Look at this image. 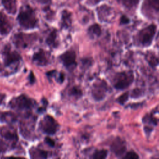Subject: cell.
Wrapping results in <instances>:
<instances>
[{"label":"cell","mask_w":159,"mask_h":159,"mask_svg":"<svg viewBox=\"0 0 159 159\" xmlns=\"http://www.w3.org/2000/svg\"><path fill=\"white\" fill-rule=\"evenodd\" d=\"M17 20L20 25L25 29L36 27L39 22L35 11L28 4L20 7L17 16Z\"/></svg>","instance_id":"cell-1"},{"label":"cell","mask_w":159,"mask_h":159,"mask_svg":"<svg viewBox=\"0 0 159 159\" xmlns=\"http://www.w3.org/2000/svg\"><path fill=\"white\" fill-rule=\"evenodd\" d=\"M157 31V26L152 24L139 30L134 37V42L137 45L146 47L152 43Z\"/></svg>","instance_id":"cell-2"},{"label":"cell","mask_w":159,"mask_h":159,"mask_svg":"<svg viewBox=\"0 0 159 159\" xmlns=\"http://www.w3.org/2000/svg\"><path fill=\"white\" fill-rule=\"evenodd\" d=\"M35 101L25 94L14 98L9 102L11 108L19 111H25L26 114L30 113V111L35 107Z\"/></svg>","instance_id":"cell-3"},{"label":"cell","mask_w":159,"mask_h":159,"mask_svg":"<svg viewBox=\"0 0 159 159\" xmlns=\"http://www.w3.org/2000/svg\"><path fill=\"white\" fill-rule=\"evenodd\" d=\"M3 63L5 67L11 70H17L21 61L20 55L15 50H11L9 44H6L2 52Z\"/></svg>","instance_id":"cell-4"},{"label":"cell","mask_w":159,"mask_h":159,"mask_svg":"<svg viewBox=\"0 0 159 159\" xmlns=\"http://www.w3.org/2000/svg\"><path fill=\"white\" fill-rule=\"evenodd\" d=\"M134 76L132 71H122L115 74L112 83L117 89L123 90L128 88L134 81Z\"/></svg>","instance_id":"cell-5"},{"label":"cell","mask_w":159,"mask_h":159,"mask_svg":"<svg viewBox=\"0 0 159 159\" xmlns=\"http://www.w3.org/2000/svg\"><path fill=\"white\" fill-rule=\"evenodd\" d=\"M35 120L36 118L32 117L30 113L25 114L19 125L20 134L24 138L30 140L33 137Z\"/></svg>","instance_id":"cell-6"},{"label":"cell","mask_w":159,"mask_h":159,"mask_svg":"<svg viewBox=\"0 0 159 159\" xmlns=\"http://www.w3.org/2000/svg\"><path fill=\"white\" fill-rule=\"evenodd\" d=\"M37 39L35 34L19 32L15 34L12 38L14 44L17 48H25L31 46Z\"/></svg>","instance_id":"cell-7"},{"label":"cell","mask_w":159,"mask_h":159,"mask_svg":"<svg viewBox=\"0 0 159 159\" xmlns=\"http://www.w3.org/2000/svg\"><path fill=\"white\" fill-rule=\"evenodd\" d=\"M59 125L50 115H45L39 122V129L47 135H54L58 130Z\"/></svg>","instance_id":"cell-8"},{"label":"cell","mask_w":159,"mask_h":159,"mask_svg":"<svg viewBox=\"0 0 159 159\" xmlns=\"http://www.w3.org/2000/svg\"><path fill=\"white\" fill-rule=\"evenodd\" d=\"M109 86L104 80L98 79L93 84L91 88V95L96 101L102 100L107 91Z\"/></svg>","instance_id":"cell-9"},{"label":"cell","mask_w":159,"mask_h":159,"mask_svg":"<svg viewBox=\"0 0 159 159\" xmlns=\"http://www.w3.org/2000/svg\"><path fill=\"white\" fill-rule=\"evenodd\" d=\"M0 135L14 148L18 141L16 130L12 126H4L0 128Z\"/></svg>","instance_id":"cell-10"},{"label":"cell","mask_w":159,"mask_h":159,"mask_svg":"<svg viewBox=\"0 0 159 159\" xmlns=\"http://www.w3.org/2000/svg\"><path fill=\"white\" fill-rule=\"evenodd\" d=\"M64 66L68 70H73L77 65L76 55L75 52L69 50L63 53L59 57Z\"/></svg>","instance_id":"cell-11"},{"label":"cell","mask_w":159,"mask_h":159,"mask_svg":"<svg viewBox=\"0 0 159 159\" xmlns=\"http://www.w3.org/2000/svg\"><path fill=\"white\" fill-rule=\"evenodd\" d=\"M159 10V3L157 1H147L143 2L142 6V11L145 16L153 18L155 15L157 16Z\"/></svg>","instance_id":"cell-12"},{"label":"cell","mask_w":159,"mask_h":159,"mask_svg":"<svg viewBox=\"0 0 159 159\" xmlns=\"http://www.w3.org/2000/svg\"><path fill=\"white\" fill-rule=\"evenodd\" d=\"M50 54L43 49H39L32 57L33 62L38 66H46L50 62Z\"/></svg>","instance_id":"cell-13"},{"label":"cell","mask_w":159,"mask_h":159,"mask_svg":"<svg viewBox=\"0 0 159 159\" xmlns=\"http://www.w3.org/2000/svg\"><path fill=\"white\" fill-rule=\"evenodd\" d=\"M127 149L125 142L120 137H116L111 145V151L117 156L121 157L122 156Z\"/></svg>","instance_id":"cell-14"},{"label":"cell","mask_w":159,"mask_h":159,"mask_svg":"<svg viewBox=\"0 0 159 159\" xmlns=\"http://www.w3.org/2000/svg\"><path fill=\"white\" fill-rule=\"evenodd\" d=\"M12 28V24L10 19L2 12H0V34H8Z\"/></svg>","instance_id":"cell-15"},{"label":"cell","mask_w":159,"mask_h":159,"mask_svg":"<svg viewBox=\"0 0 159 159\" xmlns=\"http://www.w3.org/2000/svg\"><path fill=\"white\" fill-rule=\"evenodd\" d=\"M113 9L107 6L104 4L97 8V12L98 14V17L101 21L107 22L109 20L112 16L113 15Z\"/></svg>","instance_id":"cell-16"},{"label":"cell","mask_w":159,"mask_h":159,"mask_svg":"<svg viewBox=\"0 0 159 159\" xmlns=\"http://www.w3.org/2000/svg\"><path fill=\"white\" fill-rule=\"evenodd\" d=\"M30 159H47L49 157L50 152L39 147H33L29 150Z\"/></svg>","instance_id":"cell-17"},{"label":"cell","mask_w":159,"mask_h":159,"mask_svg":"<svg viewBox=\"0 0 159 159\" xmlns=\"http://www.w3.org/2000/svg\"><path fill=\"white\" fill-rule=\"evenodd\" d=\"M142 121L145 124L147 125L144 127V130L147 135L150 134L153 130V128L150 125H157L158 123L157 118H155L153 114H146L143 117Z\"/></svg>","instance_id":"cell-18"},{"label":"cell","mask_w":159,"mask_h":159,"mask_svg":"<svg viewBox=\"0 0 159 159\" xmlns=\"http://www.w3.org/2000/svg\"><path fill=\"white\" fill-rule=\"evenodd\" d=\"M46 43L51 48H57L58 46V32L57 29L52 30L45 40Z\"/></svg>","instance_id":"cell-19"},{"label":"cell","mask_w":159,"mask_h":159,"mask_svg":"<svg viewBox=\"0 0 159 159\" xmlns=\"http://www.w3.org/2000/svg\"><path fill=\"white\" fill-rule=\"evenodd\" d=\"M72 18L71 13L66 9H64L61 13V25L65 29H68L71 26Z\"/></svg>","instance_id":"cell-20"},{"label":"cell","mask_w":159,"mask_h":159,"mask_svg":"<svg viewBox=\"0 0 159 159\" xmlns=\"http://www.w3.org/2000/svg\"><path fill=\"white\" fill-rule=\"evenodd\" d=\"M102 33L101 26L98 24H94L90 25L88 29V34L91 39H96L99 37Z\"/></svg>","instance_id":"cell-21"},{"label":"cell","mask_w":159,"mask_h":159,"mask_svg":"<svg viewBox=\"0 0 159 159\" xmlns=\"http://www.w3.org/2000/svg\"><path fill=\"white\" fill-rule=\"evenodd\" d=\"M16 116L11 112H0V121L2 122L11 123L16 120Z\"/></svg>","instance_id":"cell-22"},{"label":"cell","mask_w":159,"mask_h":159,"mask_svg":"<svg viewBox=\"0 0 159 159\" xmlns=\"http://www.w3.org/2000/svg\"><path fill=\"white\" fill-rule=\"evenodd\" d=\"M2 4L6 11L10 14H15L17 11L16 2L14 1H3Z\"/></svg>","instance_id":"cell-23"},{"label":"cell","mask_w":159,"mask_h":159,"mask_svg":"<svg viewBox=\"0 0 159 159\" xmlns=\"http://www.w3.org/2000/svg\"><path fill=\"white\" fill-rule=\"evenodd\" d=\"M108 151L106 149L96 150L90 157V159H106Z\"/></svg>","instance_id":"cell-24"},{"label":"cell","mask_w":159,"mask_h":159,"mask_svg":"<svg viewBox=\"0 0 159 159\" xmlns=\"http://www.w3.org/2000/svg\"><path fill=\"white\" fill-rule=\"evenodd\" d=\"M145 59L149 65L152 67H155L158 63V58L156 57L154 53L151 52H148L145 54Z\"/></svg>","instance_id":"cell-25"},{"label":"cell","mask_w":159,"mask_h":159,"mask_svg":"<svg viewBox=\"0 0 159 159\" xmlns=\"http://www.w3.org/2000/svg\"><path fill=\"white\" fill-rule=\"evenodd\" d=\"M68 94L75 99H78L83 96V91L78 86H75L70 89Z\"/></svg>","instance_id":"cell-26"},{"label":"cell","mask_w":159,"mask_h":159,"mask_svg":"<svg viewBox=\"0 0 159 159\" xmlns=\"http://www.w3.org/2000/svg\"><path fill=\"white\" fill-rule=\"evenodd\" d=\"M12 147L9 143H8L3 139L0 138V154L3 153L9 149H12Z\"/></svg>","instance_id":"cell-27"},{"label":"cell","mask_w":159,"mask_h":159,"mask_svg":"<svg viewBox=\"0 0 159 159\" xmlns=\"http://www.w3.org/2000/svg\"><path fill=\"white\" fill-rule=\"evenodd\" d=\"M129 97V93L128 91L125 92L122 95L119 96L117 98V101L118 103H119L121 105H124L128 100Z\"/></svg>","instance_id":"cell-28"},{"label":"cell","mask_w":159,"mask_h":159,"mask_svg":"<svg viewBox=\"0 0 159 159\" xmlns=\"http://www.w3.org/2000/svg\"><path fill=\"white\" fill-rule=\"evenodd\" d=\"M121 159H140L138 154L134 151H129L127 152Z\"/></svg>","instance_id":"cell-29"},{"label":"cell","mask_w":159,"mask_h":159,"mask_svg":"<svg viewBox=\"0 0 159 159\" xmlns=\"http://www.w3.org/2000/svg\"><path fill=\"white\" fill-rule=\"evenodd\" d=\"M142 94V91H141V89L139 88H135L132 90L131 93V97L133 98H137L140 97Z\"/></svg>","instance_id":"cell-30"},{"label":"cell","mask_w":159,"mask_h":159,"mask_svg":"<svg viewBox=\"0 0 159 159\" xmlns=\"http://www.w3.org/2000/svg\"><path fill=\"white\" fill-rule=\"evenodd\" d=\"M130 22V19L125 16L123 15L121 16L120 19V24H126Z\"/></svg>","instance_id":"cell-31"},{"label":"cell","mask_w":159,"mask_h":159,"mask_svg":"<svg viewBox=\"0 0 159 159\" xmlns=\"http://www.w3.org/2000/svg\"><path fill=\"white\" fill-rule=\"evenodd\" d=\"M45 142L46 143H47L49 146L53 147L55 145V142L49 137H46L45 139Z\"/></svg>","instance_id":"cell-32"},{"label":"cell","mask_w":159,"mask_h":159,"mask_svg":"<svg viewBox=\"0 0 159 159\" xmlns=\"http://www.w3.org/2000/svg\"><path fill=\"white\" fill-rule=\"evenodd\" d=\"M6 159H25L23 157H7L6 158Z\"/></svg>","instance_id":"cell-33"},{"label":"cell","mask_w":159,"mask_h":159,"mask_svg":"<svg viewBox=\"0 0 159 159\" xmlns=\"http://www.w3.org/2000/svg\"><path fill=\"white\" fill-rule=\"evenodd\" d=\"M34 80H35V78H34V76L33 75V73L31 72V73L30 75V83H33L34 82V81H35Z\"/></svg>","instance_id":"cell-34"},{"label":"cell","mask_w":159,"mask_h":159,"mask_svg":"<svg viewBox=\"0 0 159 159\" xmlns=\"http://www.w3.org/2000/svg\"><path fill=\"white\" fill-rule=\"evenodd\" d=\"M4 97H5V96H4V94H0V104H1V103L2 102V101L4 100Z\"/></svg>","instance_id":"cell-35"},{"label":"cell","mask_w":159,"mask_h":159,"mask_svg":"<svg viewBox=\"0 0 159 159\" xmlns=\"http://www.w3.org/2000/svg\"><path fill=\"white\" fill-rule=\"evenodd\" d=\"M152 159H158V157H156V158H155V157H154V158H153Z\"/></svg>","instance_id":"cell-36"},{"label":"cell","mask_w":159,"mask_h":159,"mask_svg":"<svg viewBox=\"0 0 159 159\" xmlns=\"http://www.w3.org/2000/svg\"><path fill=\"white\" fill-rule=\"evenodd\" d=\"M57 159H60V158H57Z\"/></svg>","instance_id":"cell-37"}]
</instances>
